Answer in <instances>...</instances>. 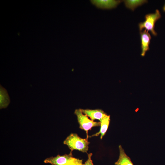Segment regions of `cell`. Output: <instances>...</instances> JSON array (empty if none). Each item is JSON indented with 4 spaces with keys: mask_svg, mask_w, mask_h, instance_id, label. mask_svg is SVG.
<instances>
[{
    "mask_svg": "<svg viewBox=\"0 0 165 165\" xmlns=\"http://www.w3.org/2000/svg\"><path fill=\"white\" fill-rule=\"evenodd\" d=\"M163 11L165 12V3L163 8Z\"/></svg>",
    "mask_w": 165,
    "mask_h": 165,
    "instance_id": "obj_12",
    "label": "cell"
},
{
    "mask_svg": "<svg viewBox=\"0 0 165 165\" xmlns=\"http://www.w3.org/2000/svg\"><path fill=\"white\" fill-rule=\"evenodd\" d=\"M81 110L83 113L90 117L93 121L97 119L101 121L107 115L103 110L99 109L91 110L81 109Z\"/></svg>",
    "mask_w": 165,
    "mask_h": 165,
    "instance_id": "obj_7",
    "label": "cell"
},
{
    "mask_svg": "<svg viewBox=\"0 0 165 165\" xmlns=\"http://www.w3.org/2000/svg\"><path fill=\"white\" fill-rule=\"evenodd\" d=\"M44 163L52 165H83V160L73 156L72 151L69 154L63 155H58L55 157L51 156L45 159Z\"/></svg>",
    "mask_w": 165,
    "mask_h": 165,
    "instance_id": "obj_2",
    "label": "cell"
},
{
    "mask_svg": "<svg viewBox=\"0 0 165 165\" xmlns=\"http://www.w3.org/2000/svg\"><path fill=\"white\" fill-rule=\"evenodd\" d=\"M110 121V116L107 115L100 121L101 123V128L100 131L90 137L97 136L100 134V138L102 139L103 137L105 135L107 131L109 125Z\"/></svg>",
    "mask_w": 165,
    "mask_h": 165,
    "instance_id": "obj_9",
    "label": "cell"
},
{
    "mask_svg": "<svg viewBox=\"0 0 165 165\" xmlns=\"http://www.w3.org/2000/svg\"><path fill=\"white\" fill-rule=\"evenodd\" d=\"M161 17L160 12L158 9H156L155 13L146 14L145 16V20L138 24L140 31L145 28L147 31H150L153 35L156 36L157 34L154 29L155 24Z\"/></svg>",
    "mask_w": 165,
    "mask_h": 165,
    "instance_id": "obj_3",
    "label": "cell"
},
{
    "mask_svg": "<svg viewBox=\"0 0 165 165\" xmlns=\"http://www.w3.org/2000/svg\"><path fill=\"white\" fill-rule=\"evenodd\" d=\"M75 114L76 115L79 128L85 131L86 134V138L88 139V131L91 130L94 127L100 126V122H95L88 118V116L84 114L81 109H76L75 110Z\"/></svg>",
    "mask_w": 165,
    "mask_h": 165,
    "instance_id": "obj_4",
    "label": "cell"
},
{
    "mask_svg": "<svg viewBox=\"0 0 165 165\" xmlns=\"http://www.w3.org/2000/svg\"><path fill=\"white\" fill-rule=\"evenodd\" d=\"M92 153L88 154V159L83 165H94L93 161L91 159Z\"/></svg>",
    "mask_w": 165,
    "mask_h": 165,
    "instance_id": "obj_11",
    "label": "cell"
},
{
    "mask_svg": "<svg viewBox=\"0 0 165 165\" xmlns=\"http://www.w3.org/2000/svg\"><path fill=\"white\" fill-rule=\"evenodd\" d=\"M90 142L88 138H82L76 133L71 134L65 139L64 144L67 145L71 151L78 150L83 152H87Z\"/></svg>",
    "mask_w": 165,
    "mask_h": 165,
    "instance_id": "obj_1",
    "label": "cell"
},
{
    "mask_svg": "<svg viewBox=\"0 0 165 165\" xmlns=\"http://www.w3.org/2000/svg\"><path fill=\"white\" fill-rule=\"evenodd\" d=\"M123 1L126 8L133 11L138 7L148 2V1L146 0H126Z\"/></svg>",
    "mask_w": 165,
    "mask_h": 165,
    "instance_id": "obj_10",
    "label": "cell"
},
{
    "mask_svg": "<svg viewBox=\"0 0 165 165\" xmlns=\"http://www.w3.org/2000/svg\"><path fill=\"white\" fill-rule=\"evenodd\" d=\"M123 1L115 0H91L90 1L97 8L110 9L116 8Z\"/></svg>",
    "mask_w": 165,
    "mask_h": 165,
    "instance_id": "obj_5",
    "label": "cell"
},
{
    "mask_svg": "<svg viewBox=\"0 0 165 165\" xmlns=\"http://www.w3.org/2000/svg\"><path fill=\"white\" fill-rule=\"evenodd\" d=\"M141 40V55L144 56L146 53L149 50V45L150 43L151 36L148 31L146 30L140 31Z\"/></svg>",
    "mask_w": 165,
    "mask_h": 165,
    "instance_id": "obj_6",
    "label": "cell"
},
{
    "mask_svg": "<svg viewBox=\"0 0 165 165\" xmlns=\"http://www.w3.org/2000/svg\"><path fill=\"white\" fill-rule=\"evenodd\" d=\"M119 158L115 163V165H134L130 157L125 153L122 146L119 145Z\"/></svg>",
    "mask_w": 165,
    "mask_h": 165,
    "instance_id": "obj_8",
    "label": "cell"
}]
</instances>
